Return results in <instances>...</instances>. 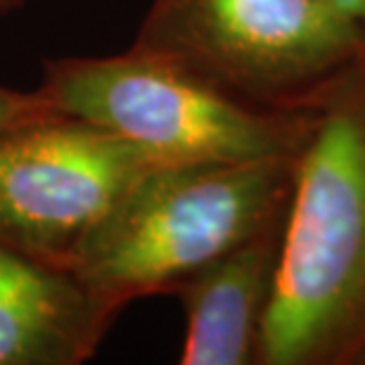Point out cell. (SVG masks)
I'll use <instances>...</instances> for the list:
<instances>
[{"instance_id":"cell-8","label":"cell","mask_w":365,"mask_h":365,"mask_svg":"<svg viewBox=\"0 0 365 365\" xmlns=\"http://www.w3.org/2000/svg\"><path fill=\"white\" fill-rule=\"evenodd\" d=\"M53 112H57V109L50 105V100L38 88L14 91L7 88V86H0V133Z\"/></svg>"},{"instance_id":"cell-1","label":"cell","mask_w":365,"mask_h":365,"mask_svg":"<svg viewBox=\"0 0 365 365\" xmlns=\"http://www.w3.org/2000/svg\"><path fill=\"white\" fill-rule=\"evenodd\" d=\"M257 365H365V50L316 102Z\"/></svg>"},{"instance_id":"cell-3","label":"cell","mask_w":365,"mask_h":365,"mask_svg":"<svg viewBox=\"0 0 365 365\" xmlns=\"http://www.w3.org/2000/svg\"><path fill=\"white\" fill-rule=\"evenodd\" d=\"M240 105L302 112L365 50L332 0H152L130 46Z\"/></svg>"},{"instance_id":"cell-6","label":"cell","mask_w":365,"mask_h":365,"mask_svg":"<svg viewBox=\"0 0 365 365\" xmlns=\"http://www.w3.org/2000/svg\"><path fill=\"white\" fill-rule=\"evenodd\" d=\"M284 223L287 211L176 287L173 297L185 313L182 365H257L280 271Z\"/></svg>"},{"instance_id":"cell-2","label":"cell","mask_w":365,"mask_h":365,"mask_svg":"<svg viewBox=\"0 0 365 365\" xmlns=\"http://www.w3.org/2000/svg\"><path fill=\"white\" fill-rule=\"evenodd\" d=\"M297 159L155 166L98 225L71 273L114 320L138 299L173 294L287 211Z\"/></svg>"},{"instance_id":"cell-7","label":"cell","mask_w":365,"mask_h":365,"mask_svg":"<svg viewBox=\"0 0 365 365\" xmlns=\"http://www.w3.org/2000/svg\"><path fill=\"white\" fill-rule=\"evenodd\" d=\"M114 318L67 268L0 237V365H78Z\"/></svg>"},{"instance_id":"cell-5","label":"cell","mask_w":365,"mask_h":365,"mask_svg":"<svg viewBox=\"0 0 365 365\" xmlns=\"http://www.w3.org/2000/svg\"><path fill=\"white\" fill-rule=\"evenodd\" d=\"M164 164L126 138L53 112L0 133V237L71 271L138 178Z\"/></svg>"},{"instance_id":"cell-9","label":"cell","mask_w":365,"mask_h":365,"mask_svg":"<svg viewBox=\"0 0 365 365\" xmlns=\"http://www.w3.org/2000/svg\"><path fill=\"white\" fill-rule=\"evenodd\" d=\"M332 3L341 7L344 12H349L351 17L365 21V0H332Z\"/></svg>"},{"instance_id":"cell-4","label":"cell","mask_w":365,"mask_h":365,"mask_svg":"<svg viewBox=\"0 0 365 365\" xmlns=\"http://www.w3.org/2000/svg\"><path fill=\"white\" fill-rule=\"evenodd\" d=\"M38 91L57 112L112 130L164 164L297 159L316 119V105L302 112L240 105L133 48L46 60Z\"/></svg>"},{"instance_id":"cell-10","label":"cell","mask_w":365,"mask_h":365,"mask_svg":"<svg viewBox=\"0 0 365 365\" xmlns=\"http://www.w3.org/2000/svg\"><path fill=\"white\" fill-rule=\"evenodd\" d=\"M24 0H0V17H5L7 12H12L14 7H19Z\"/></svg>"}]
</instances>
